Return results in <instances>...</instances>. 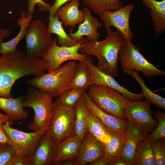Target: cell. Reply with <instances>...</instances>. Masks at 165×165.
Wrapping results in <instances>:
<instances>
[{"mask_svg": "<svg viewBox=\"0 0 165 165\" xmlns=\"http://www.w3.org/2000/svg\"><path fill=\"white\" fill-rule=\"evenodd\" d=\"M107 31L105 39L102 41L90 40L86 38L79 49L78 52L87 55H93L97 59V67L113 77L118 75V55L126 41L118 30L110 28Z\"/></svg>", "mask_w": 165, "mask_h": 165, "instance_id": "obj_1", "label": "cell"}, {"mask_svg": "<svg viewBox=\"0 0 165 165\" xmlns=\"http://www.w3.org/2000/svg\"><path fill=\"white\" fill-rule=\"evenodd\" d=\"M33 87L29 89L22 102L23 108H31L34 112L33 121L28 128L33 131H46L53 111L54 97L50 93Z\"/></svg>", "mask_w": 165, "mask_h": 165, "instance_id": "obj_2", "label": "cell"}, {"mask_svg": "<svg viewBox=\"0 0 165 165\" xmlns=\"http://www.w3.org/2000/svg\"><path fill=\"white\" fill-rule=\"evenodd\" d=\"M77 64L75 61H69L58 69L28 79L26 83L42 91L50 93L54 97H58L69 89L70 82L75 75Z\"/></svg>", "mask_w": 165, "mask_h": 165, "instance_id": "obj_3", "label": "cell"}, {"mask_svg": "<svg viewBox=\"0 0 165 165\" xmlns=\"http://www.w3.org/2000/svg\"><path fill=\"white\" fill-rule=\"evenodd\" d=\"M140 48L132 42L126 41L118 55L122 68L125 73L133 77L135 71L141 72L148 78L164 76L165 72L148 62L140 53Z\"/></svg>", "mask_w": 165, "mask_h": 165, "instance_id": "obj_4", "label": "cell"}, {"mask_svg": "<svg viewBox=\"0 0 165 165\" xmlns=\"http://www.w3.org/2000/svg\"><path fill=\"white\" fill-rule=\"evenodd\" d=\"M75 108L64 106L56 100L46 133L57 145L75 135Z\"/></svg>", "mask_w": 165, "mask_h": 165, "instance_id": "obj_5", "label": "cell"}, {"mask_svg": "<svg viewBox=\"0 0 165 165\" xmlns=\"http://www.w3.org/2000/svg\"><path fill=\"white\" fill-rule=\"evenodd\" d=\"M87 94L93 103L105 112L126 119L123 108L129 100L116 90L97 85L90 86Z\"/></svg>", "mask_w": 165, "mask_h": 165, "instance_id": "obj_6", "label": "cell"}, {"mask_svg": "<svg viewBox=\"0 0 165 165\" xmlns=\"http://www.w3.org/2000/svg\"><path fill=\"white\" fill-rule=\"evenodd\" d=\"M13 123L7 122L3 128L9 140V144L14 148L16 156L24 159H29L45 135L46 131L40 130L27 132L12 128Z\"/></svg>", "mask_w": 165, "mask_h": 165, "instance_id": "obj_7", "label": "cell"}, {"mask_svg": "<svg viewBox=\"0 0 165 165\" xmlns=\"http://www.w3.org/2000/svg\"><path fill=\"white\" fill-rule=\"evenodd\" d=\"M24 37L26 56L35 58L42 57L53 42L47 27L38 19L29 24Z\"/></svg>", "mask_w": 165, "mask_h": 165, "instance_id": "obj_8", "label": "cell"}, {"mask_svg": "<svg viewBox=\"0 0 165 165\" xmlns=\"http://www.w3.org/2000/svg\"><path fill=\"white\" fill-rule=\"evenodd\" d=\"M151 104L147 100L140 101L128 100L123 109L125 118L133 122L147 136L156 129L158 124L152 116L154 113Z\"/></svg>", "mask_w": 165, "mask_h": 165, "instance_id": "obj_9", "label": "cell"}, {"mask_svg": "<svg viewBox=\"0 0 165 165\" xmlns=\"http://www.w3.org/2000/svg\"><path fill=\"white\" fill-rule=\"evenodd\" d=\"M86 39L79 42L74 46H68L62 45L59 46L57 44V38H54L52 45L42 57L48 72L58 69L63 63L67 61L76 60L85 62L88 56L84 54L79 53L78 50L82 44Z\"/></svg>", "mask_w": 165, "mask_h": 165, "instance_id": "obj_10", "label": "cell"}, {"mask_svg": "<svg viewBox=\"0 0 165 165\" xmlns=\"http://www.w3.org/2000/svg\"><path fill=\"white\" fill-rule=\"evenodd\" d=\"M134 6L129 4L114 11H103L98 13L107 31L111 26L115 27L121 33L126 41L132 42L134 35L130 29L129 20Z\"/></svg>", "mask_w": 165, "mask_h": 165, "instance_id": "obj_11", "label": "cell"}, {"mask_svg": "<svg viewBox=\"0 0 165 165\" xmlns=\"http://www.w3.org/2000/svg\"><path fill=\"white\" fill-rule=\"evenodd\" d=\"M89 68L91 75L90 86L97 85L115 90L123 95L130 101H140L144 98L141 93L136 94L131 92L125 87L121 86L113 77L105 72L93 64L90 55L85 62Z\"/></svg>", "mask_w": 165, "mask_h": 165, "instance_id": "obj_12", "label": "cell"}, {"mask_svg": "<svg viewBox=\"0 0 165 165\" xmlns=\"http://www.w3.org/2000/svg\"><path fill=\"white\" fill-rule=\"evenodd\" d=\"M83 96L87 110L97 117L111 133L125 132L128 126V120L113 116L101 110L91 101L86 92Z\"/></svg>", "mask_w": 165, "mask_h": 165, "instance_id": "obj_13", "label": "cell"}, {"mask_svg": "<svg viewBox=\"0 0 165 165\" xmlns=\"http://www.w3.org/2000/svg\"><path fill=\"white\" fill-rule=\"evenodd\" d=\"M84 13L85 19L79 24L78 30L73 32L72 28L69 29V35L78 42L86 39L84 36L90 40H98L100 35L98 32V29L103 27L102 23L91 15L89 9L86 7L82 10Z\"/></svg>", "mask_w": 165, "mask_h": 165, "instance_id": "obj_14", "label": "cell"}, {"mask_svg": "<svg viewBox=\"0 0 165 165\" xmlns=\"http://www.w3.org/2000/svg\"><path fill=\"white\" fill-rule=\"evenodd\" d=\"M105 155V146L87 131L82 141L80 151L76 158V165H84Z\"/></svg>", "mask_w": 165, "mask_h": 165, "instance_id": "obj_15", "label": "cell"}, {"mask_svg": "<svg viewBox=\"0 0 165 165\" xmlns=\"http://www.w3.org/2000/svg\"><path fill=\"white\" fill-rule=\"evenodd\" d=\"M82 142L75 135L57 145L55 153L50 165H59L65 160L76 159L79 153Z\"/></svg>", "mask_w": 165, "mask_h": 165, "instance_id": "obj_16", "label": "cell"}, {"mask_svg": "<svg viewBox=\"0 0 165 165\" xmlns=\"http://www.w3.org/2000/svg\"><path fill=\"white\" fill-rule=\"evenodd\" d=\"M57 145L46 133L29 158L30 165H48L54 157Z\"/></svg>", "mask_w": 165, "mask_h": 165, "instance_id": "obj_17", "label": "cell"}, {"mask_svg": "<svg viewBox=\"0 0 165 165\" xmlns=\"http://www.w3.org/2000/svg\"><path fill=\"white\" fill-rule=\"evenodd\" d=\"M146 7L150 9L149 16L153 23L155 38L165 30V0H141Z\"/></svg>", "mask_w": 165, "mask_h": 165, "instance_id": "obj_18", "label": "cell"}, {"mask_svg": "<svg viewBox=\"0 0 165 165\" xmlns=\"http://www.w3.org/2000/svg\"><path fill=\"white\" fill-rule=\"evenodd\" d=\"M79 0H72L62 6L57 11L59 18L63 21L66 27L74 28L77 24L82 23L85 19L83 11L79 9Z\"/></svg>", "mask_w": 165, "mask_h": 165, "instance_id": "obj_19", "label": "cell"}, {"mask_svg": "<svg viewBox=\"0 0 165 165\" xmlns=\"http://www.w3.org/2000/svg\"><path fill=\"white\" fill-rule=\"evenodd\" d=\"M127 119L129 124L125 132L126 141L121 156L131 165L133 156L138 143L147 136L130 119Z\"/></svg>", "mask_w": 165, "mask_h": 165, "instance_id": "obj_20", "label": "cell"}, {"mask_svg": "<svg viewBox=\"0 0 165 165\" xmlns=\"http://www.w3.org/2000/svg\"><path fill=\"white\" fill-rule=\"evenodd\" d=\"M20 17L17 20L16 25L20 27V30L18 35L11 40L0 44V49L2 53H14L17 50L16 46L21 40L24 37L27 28L32 19V13L29 11H22Z\"/></svg>", "mask_w": 165, "mask_h": 165, "instance_id": "obj_21", "label": "cell"}, {"mask_svg": "<svg viewBox=\"0 0 165 165\" xmlns=\"http://www.w3.org/2000/svg\"><path fill=\"white\" fill-rule=\"evenodd\" d=\"M24 98L23 95L16 98L0 97V109L4 112L13 121L25 119L28 116V113L22 105Z\"/></svg>", "mask_w": 165, "mask_h": 165, "instance_id": "obj_22", "label": "cell"}, {"mask_svg": "<svg viewBox=\"0 0 165 165\" xmlns=\"http://www.w3.org/2000/svg\"><path fill=\"white\" fill-rule=\"evenodd\" d=\"M87 131L105 145L111 138L112 133L96 116L87 112Z\"/></svg>", "mask_w": 165, "mask_h": 165, "instance_id": "obj_23", "label": "cell"}, {"mask_svg": "<svg viewBox=\"0 0 165 165\" xmlns=\"http://www.w3.org/2000/svg\"><path fill=\"white\" fill-rule=\"evenodd\" d=\"M131 165H156L151 146L146 137L138 143L135 151Z\"/></svg>", "mask_w": 165, "mask_h": 165, "instance_id": "obj_24", "label": "cell"}, {"mask_svg": "<svg viewBox=\"0 0 165 165\" xmlns=\"http://www.w3.org/2000/svg\"><path fill=\"white\" fill-rule=\"evenodd\" d=\"M62 24L63 21L59 20L56 12L54 16L49 17L48 31L51 35L54 34L57 35V42L59 45L68 46L76 45L78 42L66 33Z\"/></svg>", "mask_w": 165, "mask_h": 165, "instance_id": "obj_25", "label": "cell"}, {"mask_svg": "<svg viewBox=\"0 0 165 165\" xmlns=\"http://www.w3.org/2000/svg\"><path fill=\"white\" fill-rule=\"evenodd\" d=\"M91 78L86 62L79 61L77 63L75 75L70 82L69 89H81L86 90L90 86Z\"/></svg>", "mask_w": 165, "mask_h": 165, "instance_id": "obj_26", "label": "cell"}, {"mask_svg": "<svg viewBox=\"0 0 165 165\" xmlns=\"http://www.w3.org/2000/svg\"><path fill=\"white\" fill-rule=\"evenodd\" d=\"M75 108V135L82 141L87 131V110L84 103L83 94L77 102Z\"/></svg>", "mask_w": 165, "mask_h": 165, "instance_id": "obj_27", "label": "cell"}, {"mask_svg": "<svg viewBox=\"0 0 165 165\" xmlns=\"http://www.w3.org/2000/svg\"><path fill=\"white\" fill-rule=\"evenodd\" d=\"M126 141L125 132L112 133L110 141L105 145V155L110 160L114 157L121 156L124 150Z\"/></svg>", "mask_w": 165, "mask_h": 165, "instance_id": "obj_28", "label": "cell"}, {"mask_svg": "<svg viewBox=\"0 0 165 165\" xmlns=\"http://www.w3.org/2000/svg\"><path fill=\"white\" fill-rule=\"evenodd\" d=\"M84 3L95 14L103 11H114L123 7L121 0H83Z\"/></svg>", "mask_w": 165, "mask_h": 165, "instance_id": "obj_29", "label": "cell"}, {"mask_svg": "<svg viewBox=\"0 0 165 165\" xmlns=\"http://www.w3.org/2000/svg\"><path fill=\"white\" fill-rule=\"evenodd\" d=\"M133 77L138 82L141 88V93L144 98L149 101L152 104L156 105L159 108L165 109V99L159 95L154 93L146 86L142 77L138 74V72L134 71L133 73Z\"/></svg>", "mask_w": 165, "mask_h": 165, "instance_id": "obj_30", "label": "cell"}, {"mask_svg": "<svg viewBox=\"0 0 165 165\" xmlns=\"http://www.w3.org/2000/svg\"><path fill=\"white\" fill-rule=\"evenodd\" d=\"M86 91L81 89H69L60 94L56 100L64 106L74 107Z\"/></svg>", "mask_w": 165, "mask_h": 165, "instance_id": "obj_31", "label": "cell"}, {"mask_svg": "<svg viewBox=\"0 0 165 165\" xmlns=\"http://www.w3.org/2000/svg\"><path fill=\"white\" fill-rule=\"evenodd\" d=\"M155 120L158 122L156 129L150 134L146 137L151 142L161 138H165V113L156 110L154 114Z\"/></svg>", "mask_w": 165, "mask_h": 165, "instance_id": "obj_32", "label": "cell"}, {"mask_svg": "<svg viewBox=\"0 0 165 165\" xmlns=\"http://www.w3.org/2000/svg\"><path fill=\"white\" fill-rule=\"evenodd\" d=\"M165 138L151 142L152 152L156 165H165Z\"/></svg>", "mask_w": 165, "mask_h": 165, "instance_id": "obj_33", "label": "cell"}, {"mask_svg": "<svg viewBox=\"0 0 165 165\" xmlns=\"http://www.w3.org/2000/svg\"><path fill=\"white\" fill-rule=\"evenodd\" d=\"M16 156L11 145L8 143L0 144V165H10Z\"/></svg>", "mask_w": 165, "mask_h": 165, "instance_id": "obj_34", "label": "cell"}, {"mask_svg": "<svg viewBox=\"0 0 165 165\" xmlns=\"http://www.w3.org/2000/svg\"><path fill=\"white\" fill-rule=\"evenodd\" d=\"M7 122L13 123V121L6 115H0V143H1L9 144V140L3 128V125Z\"/></svg>", "mask_w": 165, "mask_h": 165, "instance_id": "obj_35", "label": "cell"}, {"mask_svg": "<svg viewBox=\"0 0 165 165\" xmlns=\"http://www.w3.org/2000/svg\"><path fill=\"white\" fill-rule=\"evenodd\" d=\"M71 1V0H55L54 4L51 6L49 10V17L54 16L57 10L67 2Z\"/></svg>", "mask_w": 165, "mask_h": 165, "instance_id": "obj_36", "label": "cell"}, {"mask_svg": "<svg viewBox=\"0 0 165 165\" xmlns=\"http://www.w3.org/2000/svg\"><path fill=\"white\" fill-rule=\"evenodd\" d=\"M110 159L105 155L99 157L89 163L90 165H108Z\"/></svg>", "mask_w": 165, "mask_h": 165, "instance_id": "obj_37", "label": "cell"}, {"mask_svg": "<svg viewBox=\"0 0 165 165\" xmlns=\"http://www.w3.org/2000/svg\"><path fill=\"white\" fill-rule=\"evenodd\" d=\"M108 165H130L121 156H116L111 159Z\"/></svg>", "mask_w": 165, "mask_h": 165, "instance_id": "obj_38", "label": "cell"}, {"mask_svg": "<svg viewBox=\"0 0 165 165\" xmlns=\"http://www.w3.org/2000/svg\"><path fill=\"white\" fill-rule=\"evenodd\" d=\"M10 165H30L29 159H23L16 156Z\"/></svg>", "mask_w": 165, "mask_h": 165, "instance_id": "obj_39", "label": "cell"}, {"mask_svg": "<svg viewBox=\"0 0 165 165\" xmlns=\"http://www.w3.org/2000/svg\"><path fill=\"white\" fill-rule=\"evenodd\" d=\"M10 33L9 30L3 28L0 25V44L2 42L5 38L9 35Z\"/></svg>", "mask_w": 165, "mask_h": 165, "instance_id": "obj_40", "label": "cell"}, {"mask_svg": "<svg viewBox=\"0 0 165 165\" xmlns=\"http://www.w3.org/2000/svg\"><path fill=\"white\" fill-rule=\"evenodd\" d=\"M75 159H68L62 162L60 165H76V160Z\"/></svg>", "mask_w": 165, "mask_h": 165, "instance_id": "obj_41", "label": "cell"}, {"mask_svg": "<svg viewBox=\"0 0 165 165\" xmlns=\"http://www.w3.org/2000/svg\"><path fill=\"white\" fill-rule=\"evenodd\" d=\"M32 0H28V5H30L31 3Z\"/></svg>", "mask_w": 165, "mask_h": 165, "instance_id": "obj_42", "label": "cell"}, {"mask_svg": "<svg viewBox=\"0 0 165 165\" xmlns=\"http://www.w3.org/2000/svg\"><path fill=\"white\" fill-rule=\"evenodd\" d=\"M2 53V51L0 49V54Z\"/></svg>", "mask_w": 165, "mask_h": 165, "instance_id": "obj_43", "label": "cell"}, {"mask_svg": "<svg viewBox=\"0 0 165 165\" xmlns=\"http://www.w3.org/2000/svg\"><path fill=\"white\" fill-rule=\"evenodd\" d=\"M3 115V114H2V113H0V115Z\"/></svg>", "mask_w": 165, "mask_h": 165, "instance_id": "obj_44", "label": "cell"}, {"mask_svg": "<svg viewBox=\"0 0 165 165\" xmlns=\"http://www.w3.org/2000/svg\"></svg>", "mask_w": 165, "mask_h": 165, "instance_id": "obj_45", "label": "cell"}]
</instances>
